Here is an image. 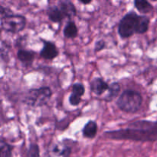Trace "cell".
<instances>
[{
    "label": "cell",
    "instance_id": "obj_3",
    "mask_svg": "<svg viewBox=\"0 0 157 157\" xmlns=\"http://www.w3.org/2000/svg\"><path fill=\"white\" fill-rule=\"evenodd\" d=\"M144 98L136 90L127 89L120 94L117 100V106L122 111L134 113L139 111L143 104Z\"/></svg>",
    "mask_w": 157,
    "mask_h": 157
},
{
    "label": "cell",
    "instance_id": "obj_14",
    "mask_svg": "<svg viewBox=\"0 0 157 157\" xmlns=\"http://www.w3.org/2000/svg\"><path fill=\"white\" fill-rule=\"evenodd\" d=\"M63 34L64 37L67 38H75L78 35V29L76 25V23L74 21H68L65 25L63 30Z\"/></svg>",
    "mask_w": 157,
    "mask_h": 157
},
{
    "label": "cell",
    "instance_id": "obj_4",
    "mask_svg": "<svg viewBox=\"0 0 157 157\" xmlns=\"http://www.w3.org/2000/svg\"><path fill=\"white\" fill-rule=\"evenodd\" d=\"M8 9L0 6L1 29L6 32L17 34L21 32L26 26V18L21 15L9 13Z\"/></svg>",
    "mask_w": 157,
    "mask_h": 157
},
{
    "label": "cell",
    "instance_id": "obj_9",
    "mask_svg": "<svg viewBox=\"0 0 157 157\" xmlns=\"http://www.w3.org/2000/svg\"><path fill=\"white\" fill-rule=\"evenodd\" d=\"M17 58L25 66H29L33 63L35 58V52L31 50L19 49L17 52Z\"/></svg>",
    "mask_w": 157,
    "mask_h": 157
},
{
    "label": "cell",
    "instance_id": "obj_13",
    "mask_svg": "<svg viewBox=\"0 0 157 157\" xmlns=\"http://www.w3.org/2000/svg\"><path fill=\"white\" fill-rule=\"evenodd\" d=\"M52 155L54 157H70L71 147L67 145H55L52 148Z\"/></svg>",
    "mask_w": 157,
    "mask_h": 157
},
{
    "label": "cell",
    "instance_id": "obj_6",
    "mask_svg": "<svg viewBox=\"0 0 157 157\" xmlns=\"http://www.w3.org/2000/svg\"><path fill=\"white\" fill-rule=\"evenodd\" d=\"M42 41L44 44H43L42 48L40 51V55L41 58L45 60H49V61H52L57 58L59 54V51L56 44L51 41L42 40Z\"/></svg>",
    "mask_w": 157,
    "mask_h": 157
},
{
    "label": "cell",
    "instance_id": "obj_12",
    "mask_svg": "<svg viewBox=\"0 0 157 157\" xmlns=\"http://www.w3.org/2000/svg\"><path fill=\"white\" fill-rule=\"evenodd\" d=\"M133 4H134L136 10L140 12L141 14H144V15L150 13L154 9L153 5L147 0H135Z\"/></svg>",
    "mask_w": 157,
    "mask_h": 157
},
{
    "label": "cell",
    "instance_id": "obj_21",
    "mask_svg": "<svg viewBox=\"0 0 157 157\" xmlns=\"http://www.w3.org/2000/svg\"><path fill=\"white\" fill-rule=\"evenodd\" d=\"M79 2H81V4H83V5H84V6H85V5L90 4V3L92 2V1H91V0H88V1H83V0H79Z\"/></svg>",
    "mask_w": 157,
    "mask_h": 157
},
{
    "label": "cell",
    "instance_id": "obj_20",
    "mask_svg": "<svg viewBox=\"0 0 157 157\" xmlns=\"http://www.w3.org/2000/svg\"><path fill=\"white\" fill-rule=\"evenodd\" d=\"M106 48V42L104 39L98 40L96 41L94 45V52H99L104 50Z\"/></svg>",
    "mask_w": 157,
    "mask_h": 157
},
{
    "label": "cell",
    "instance_id": "obj_19",
    "mask_svg": "<svg viewBox=\"0 0 157 157\" xmlns=\"http://www.w3.org/2000/svg\"><path fill=\"white\" fill-rule=\"evenodd\" d=\"M68 101L71 105L76 107V106L79 105L80 103L81 102V97L76 94L71 93V94L69 96Z\"/></svg>",
    "mask_w": 157,
    "mask_h": 157
},
{
    "label": "cell",
    "instance_id": "obj_8",
    "mask_svg": "<svg viewBox=\"0 0 157 157\" xmlns=\"http://www.w3.org/2000/svg\"><path fill=\"white\" fill-rule=\"evenodd\" d=\"M58 6L62 12L64 18H67L71 19L77 15V9L74 3L69 0H61L58 2Z\"/></svg>",
    "mask_w": 157,
    "mask_h": 157
},
{
    "label": "cell",
    "instance_id": "obj_11",
    "mask_svg": "<svg viewBox=\"0 0 157 157\" xmlns=\"http://www.w3.org/2000/svg\"><path fill=\"white\" fill-rule=\"evenodd\" d=\"M47 15L48 19L55 23H61L64 19V16L58 6H50L48 7Z\"/></svg>",
    "mask_w": 157,
    "mask_h": 157
},
{
    "label": "cell",
    "instance_id": "obj_2",
    "mask_svg": "<svg viewBox=\"0 0 157 157\" xmlns=\"http://www.w3.org/2000/svg\"><path fill=\"white\" fill-rule=\"evenodd\" d=\"M150 19L146 15H140L134 11L127 12L120 21L118 34L121 38H128L134 34H145L150 28Z\"/></svg>",
    "mask_w": 157,
    "mask_h": 157
},
{
    "label": "cell",
    "instance_id": "obj_17",
    "mask_svg": "<svg viewBox=\"0 0 157 157\" xmlns=\"http://www.w3.org/2000/svg\"><path fill=\"white\" fill-rule=\"evenodd\" d=\"M27 157H40V148L38 144H30L27 151Z\"/></svg>",
    "mask_w": 157,
    "mask_h": 157
},
{
    "label": "cell",
    "instance_id": "obj_5",
    "mask_svg": "<svg viewBox=\"0 0 157 157\" xmlns=\"http://www.w3.org/2000/svg\"><path fill=\"white\" fill-rule=\"evenodd\" d=\"M52 96V90L49 87H41L28 90L23 102L32 107H39L45 105Z\"/></svg>",
    "mask_w": 157,
    "mask_h": 157
},
{
    "label": "cell",
    "instance_id": "obj_16",
    "mask_svg": "<svg viewBox=\"0 0 157 157\" xmlns=\"http://www.w3.org/2000/svg\"><path fill=\"white\" fill-rule=\"evenodd\" d=\"M12 147L7 142L2 140L0 141V157H12Z\"/></svg>",
    "mask_w": 157,
    "mask_h": 157
},
{
    "label": "cell",
    "instance_id": "obj_18",
    "mask_svg": "<svg viewBox=\"0 0 157 157\" xmlns=\"http://www.w3.org/2000/svg\"><path fill=\"white\" fill-rule=\"evenodd\" d=\"M72 93L82 97L85 93V87L81 83H75L72 86Z\"/></svg>",
    "mask_w": 157,
    "mask_h": 157
},
{
    "label": "cell",
    "instance_id": "obj_10",
    "mask_svg": "<svg viewBox=\"0 0 157 157\" xmlns=\"http://www.w3.org/2000/svg\"><path fill=\"white\" fill-rule=\"evenodd\" d=\"M98 131V125L95 121H88L82 129V134L84 138L94 139L97 136Z\"/></svg>",
    "mask_w": 157,
    "mask_h": 157
},
{
    "label": "cell",
    "instance_id": "obj_7",
    "mask_svg": "<svg viewBox=\"0 0 157 157\" xmlns=\"http://www.w3.org/2000/svg\"><path fill=\"white\" fill-rule=\"evenodd\" d=\"M110 85L101 78H94L90 84V89L91 92L98 96H101L104 92L109 90Z\"/></svg>",
    "mask_w": 157,
    "mask_h": 157
},
{
    "label": "cell",
    "instance_id": "obj_1",
    "mask_svg": "<svg viewBox=\"0 0 157 157\" xmlns=\"http://www.w3.org/2000/svg\"><path fill=\"white\" fill-rule=\"evenodd\" d=\"M104 137L113 140H132L136 142L157 141V120H141L132 122L125 128L109 130L104 133Z\"/></svg>",
    "mask_w": 157,
    "mask_h": 157
},
{
    "label": "cell",
    "instance_id": "obj_15",
    "mask_svg": "<svg viewBox=\"0 0 157 157\" xmlns=\"http://www.w3.org/2000/svg\"><path fill=\"white\" fill-rule=\"evenodd\" d=\"M121 87L119 83L113 82L112 84H110V88L108 90L109 93L107 96L104 98V100L106 101H108V102L113 101L119 95L120 92H121Z\"/></svg>",
    "mask_w": 157,
    "mask_h": 157
}]
</instances>
